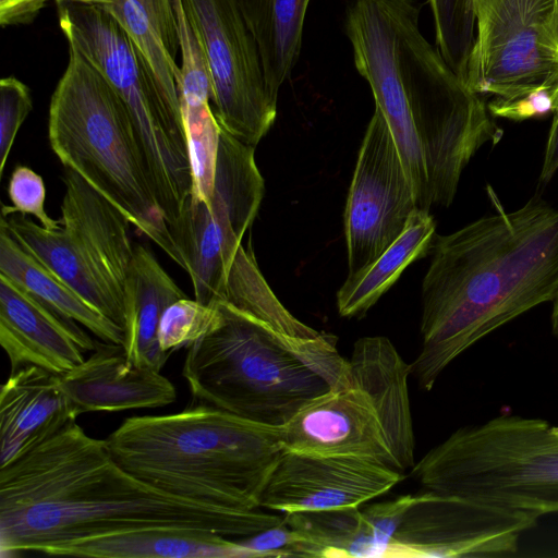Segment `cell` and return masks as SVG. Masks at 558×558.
<instances>
[{
  "label": "cell",
  "instance_id": "ffe728a7",
  "mask_svg": "<svg viewBox=\"0 0 558 558\" xmlns=\"http://www.w3.org/2000/svg\"><path fill=\"white\" fill-rule=\"evenodd\" d=\"M49 555L97 558H254L240 542L201 530L148 529L54 548Z\"/></svg>",
  "mask_w": 558,
  "mask_h": 558
},
{
  "label": "cell",
  "instance_id": "74e56055",
  "mask_svg": "<svg viewBox=\"0 0 558 558\" xmlns=\"http://www.w3.org/2000/svg\"><path fill=\"white\" fill-rule=\"evenodd\" d=\"M553 312L550 317L551 331L556 338H558V298L553 302Z\"/></svg>",
  "mask_w": 558,
  "mask_h": 558
},
{
  "label": "cell",
  "instance_id": "9a60e30c",
  "mask_svg": "<svg viewBox=\"0 0 558 558\" xmlns=\"http://www.w3.org/2000/svg\"><path fill=\"white\" fill-rule=\"evenodd\" d=\"M403 478L401 472L365 458L283 450L259 507L283 513L360 507Z\"/></svg>",
  "mask_w": 558,
  "mask_h": 558
},
{
  "label": "cell",
  "instance_id": "f546056e",
  "mask_svg": "<svg viewBox=\"0 0 558 558\" xmlns=\"http://www.w3.org/2000/svg\"><path fill=\"white\" fill-rule=\"evenodd\" d=\"M218 317L216 302L180 299L170 304L160 318L158 340L162 351L171 354L203 337Z\"/></svg>",
  "mask_w": 558,
  "mask_h": 558
},
{
  "label": "cell",
  "instance_id": "1f68e13d",
  "mask_svg": "<svg viewBox=\"0 0 558 558\" xmlns=\"http://www.w3.org/2000/svg\"><path fill=\"white\" fill-rule=\"evenodd\" d=\"M33 109L29 88L13 76L0 81V174L16 134Z\"/></svg>",
  "mask_w": 558,
  "mask_h": 558
},
{
  "label": "cell",
  "instance_id": "d590c367",
  "mask_svg": "<svg viewBox=\"0 0 558 558\" xmlns=\"http://www.w3.org/2000/svg\"><path fill=\"white\" fill-rule=\"evenodd\" d=\"M48 0H0L1 26L32 23Z\"/></svg>",
  "mask_w": 558,
  "mask_h": 558
},
{
  "label": "cell",
  "instance_id": "2e32d148",
  "mask_svg": "<svg viewBox=\"0 0 558 558\" xmlns=\"http://www.w3.org/2000/svg\"><path fill=\"white\" fill-rule=\"evenodd\" d=\"M0 344L11 372L33 365L60 376L80 365L96 341L76 322L0 274Z\"/></svg>",
  "mask_w": 558,
  "mask_h": 558
},
{
  "label": "cell",
  "instance_id": "836d02e7",
  "mask_svg": "<svg viewBox=\"0 0 558 558\" xmlns=\"http://www.w3.org/2000/svg\"><path fill=\"white\" fill-rule=\"evenodd\" d=\"M414 495L365 507L363 518L372 533L379 558H388L389 548Z\"/></svg>",
  "mask_w": 558,
  "mask_h": 558
},
{
  "label": "cell",
  "instance_id": "30bf717a",
  "mask_svg": "<svg viewBox=\"0 0 558 558\" xmlns=\"http://www.w3.org/2000/svg\"><path fill=\"white\" fill-rule=\"evenodd\" d=\"M254 150L221 128L209 204L189 197L169 227L195 300L203 304L221 300L231 263L264 197Z\"/></svg>",
  "mask_w": 558,
  "mask_h": 558
},
{
  "label": "cell",
  "instance_id": "5b68a950",
  "mask_svg": "<svg viewBox=\"0 0 558 558\" xmlns=\"http://www.w3.org/2000/svg\"><path fill=\"white\" fill-rule=\"evenodd\" d=\"M48 138L65 169L78 173L183 268L126 104L71 46L68 65L50 100Z\"/></svg>",
  "mask_w": 558,
  "mask_h": 558
},
{
  "label": "cell",
  "instance_id": "f1b7e54d",
  "mask_svg": "<svg viewBox=\"0 0 558 558\" xmlns=\"http://www.w3.org/2000/svg\"><path fill=\"white\" fill-rule=\"evenodd\" d=\"M172 5L181 52V78L177 83L179 98L211 102V76L199 34L190 20L182 0H172Z\"/></svg>",
  "mask_w": 558,
  "mask_h": 558
},
{
  "label": "cell",
  "instance_id": "484cf974",
  "mask_svg": "<svg viewBox=\"0 0 558 558\" xmlns=\"http://www.w3.org/2000/svg\"><path fill=\"white\" fill-rule=\"evenodd\" d=\"M220 301L257 317L281 333L303 339L322 335L296 319L280 303L263 277L251 244L248 248L241 244L236 251Z\"/></svg>",
  "mask_w": 558,
  "mask_h": 558
},
{
  "label": "cell",
  "instance_id": "4316f807",
  "mask_svg": "<svg viewBox=\"0 0 558 558\" xmlns=\"http://www.w3.org/2000/svg\"><path fill=\"white\" fill-rule=\"evenodd\" d=\"M179 99L192 173L189 197L209 204L214 191L221 126L210 101Z\"/></svg>",
  "mask_w": 558,
  "mask_h": 558
},
{
  "label": "cell",
  "instance_id": "4fadbf2b",
  "mask_svg": "<svg viewBox=\"0 0 558 558\" xmlns=\"http://www.w3.org/2000/svg\"><path fill=\"white\" fill-rule=\"evenodd\" d=\"M538 519L525 511L421 490L403 517L388 558L512 556Z\"/></svg>",
  "mask_w": 558,
  "mask_h": 558
},
{
  "label": "cell",
  "instance_id": "4dcf8cb0",
  "mask_svg": "<svg viewBox=\"0 0 558 558\" xmlns=\"http://www.w3.org/2000/svg\"><path fill=\"white\" fill-rule=\"evenodd\" d=\"M8 194L13 206H3L2 216L14 213L32 215L47 230L61 229L60 220L50 218L45 209L46 187L43 178L29 167L14 168Z\"/></svg>",
  "mask_w": 558,
  "mask_h": 558
},
{
  "label": "cell",
  "instance_id": "277c9868",
  "mask_svg": "<svg viewBox=\"0 0 558 558\" xmlns=\"http://www.w3.org/2000/svg\"><path fill=\"white\" fill-rule=\"evenodd\" d=\"M215 302L218 317L187 347L182 371L202 403L282 427L312 400L349 385V361L332 336L291 337L227 302Z\"/></svg>",
  "mask_w": 558,
  "mask_h": 558
},
{
  "label": "cell",
  "instance_id": "9c48e42d",
  "mask_svg": "<svg viewBox=\"0 0 558 558\" xmlns=\"http://www.w3.org/2000/svg\"><path fill=\"white\" fill-rule=\"evenodd\" d=\"M61 229L25 215L2 219L15 240L86 302L125 327V283L134 254L125 216L71 169L63 175Z\"/></svg>",
  "mask_w": 558,
  "mask_h": 558
},
{
  "label": "cell",
  "instance_id": "7c38bea8",
  "mask_svg": "<svg viewBox=\"0 0 558 558\" xmlns=\"http://www.w3.org/2000/svg\"><path fill=\"white\" fill-rule=\"evenodd\" d=\"M196 27L213 83L214 113L220 126L255 147L277 116L257 43L241 0H182Z\"/></svg>",
  "mask_w": 558,
  "mask_h": 558
},
{
  "label": "cell",
  "instance_id": "d4e9b609",
  "mask_svg": "<svg viewBox=\"0 0 558 558\" xmlns=\"http://www.w3.org/2000/svg\"><path fill=\"white\" fill-rule=\"evenodd\" d=\"M283 520L306 539L310 557L379 558L360 507L286 512Z\"/></svg>",
  "mask_w": 558,
  "mask_h": 558
},
{
  "label": "cell",
  "instance_id": "d6986e66",
  "mask_svg": "<svg viewBox=\"0 0 558 558\" xmlns=\"http://www.w3.org/2000/svg\"><path fill=\"white\" fill-rule=\"evenodd\" d=\"M184 298L154 254L135 245L125 283L123 347L131 363L160 372L170 355L159 344L160 318L170 304Z\"/></svg>",
  "mask_w": 558,
  "mask_h": 558
},
{
  "label": "cell",
  "instance_id": "e0dca14e",
  "mask_svg": "<svg viewBox=\"0 0 558 558\" xmlns=\"http://www.w3.org/2000/svg\"><path fill=\"white\" fill-rule=\"evenodd\" d=\"M59 377L76 417L88 412L159 408L177 399L168 378L131 363L122 344L105 341H96L87 359Z\"/></svg>",
  "mask_w": 558,
  "mask_h": 558
},
{
  "label": "cell",
  "instance_id": "ab89813d",
  "mask_svg": "<svg viewBox=\"0 0 558 558\" xmlns=\"http://www.w3.org/2000/svg\"><path fill=\"white\" fill-rule=\"evenodd\" d=\"M555 28L558 38V0H555Z\"/></svg>",
  "mask_w": 558,
  "mask_h": 558
},
{
  "label": "cell",
  "instance_id": "7a4b0ae2",
  "mask_svg": "<svg viewBox=\"0 0 558 558\" xmlns=\"http://www.w3.org/2000/svg\"><path fill=\"white\" fill-rule=\"evenodd\" d=\"M490 192L494 215L434 239L422 284V348L410 364L426 391L474 343L558 298V209L532 198L507 213Z\"/></svg>",
  "mask_w": 558,
  "mask_h": 558
},
{
  "label": "cell",
  "instance_id": "ac0fdd59",
  "mask_svg": "<svg viewBox=\"0 0 558 558\" xmlns=\"http://www.w3.org/2000/svg\"><path fill=\"white\" fill-rule=\"evenodd\" d=\"M75 418L59 375L33 365L11 372L0 391V466L23 457Z\"/></svg>",
  "mask_w": 558,
  "mask_h": 558
},
{
  "label": "cell",
  "instance_id": "3957f363",
  "mask_svg": "<svg viewBox=\"0 0 558 558\" xmlns=\"http://www.w3.org/2000/svg\"><path fill=\"white\" fill-rule=\"evenodd\" d=\"M105 442L129 473L175 497L254 510L283 451L280 427L209 404L126 418Z\"/></svg>",
  "mask_w": 558,
  "mask_h": 558
},
{
  "label": "cell",
  "instance_id": "7402d4cb",
  "mask_svg": "<svg viewBox=\"0 0 558 558\" xmlns=\"http://www.w3.org/2000/svg\"><path fill=\"white\" fill-rule=\"evenodd\" d=\"M436 222L429 210L416 208L402 233L366 268L348 276L337 292L343 317H362L413 262L432 251Z\"/></svg>",
  "mask_w": 558,
  "mask_h": 558
},
{
  "label": "cell",
  "instance_id": "603a6c76",
  "mask_svg": "<svg viewBox=\"0 0 558 558\" xmlns=\"http://www.w3.org/2000/svg\"><path fill=\"white\" fill-rule=\"evenodd\" d=\"M102 7L141 50L165 96L180 107V47L172 0H111Z\"/></svg>",
  "mask_w": 558,
  "mask_h": 558
},
{
  "label": "cell",
  "instance_id": "d6a6232c",
  "mask_svg": "<svg viewBox=\"0 0 558 558\" xmlns=\"http://www.w3.org/2000/svg\"><path fill=\"white\" fill-rule=\"evenodd\" d=\"M239 542L254 555V558L310 557L306 539L293 530L283 517L277 525L251 536L240 537Z\"/></svg>",
  "mask_w": 558,
  "mask_h": 558
},
{
  "label": "cell",
  "instance_id": "6da1fadb",
  "mask_svg": "<svg viewBox=\"0 0 558 558\" xmlns=\"http://www.w3.org/2000/svg\"><path fill=\"white\" fill-rule=\"evenodd\" d=\"M282 517L182 499L124 470L105 439L74 421L0 466V550L49 555L54 548L148 529H190L246 537Z\"/></svg>",
  "mask_w": 558,
  "mask_h": 558
},
{
  "label": "cell",
  "instance_id": "83f0119b",
  "mask_svg": "<svg viewBox=\"0 0 558 558\" xmlns=\"http://www.w3.org/2000/svg\"><path fill=\"white\" fill-rule=\"evenodd\" d=\"M434 19L436 47L465 82L475 37L474 0H427Z\"/></svg>",
  "mask_w": 558,
  "mask_h": 558
},
{
  "label": "cell",
  "instance_id": "e575fe53",
  "mask_svg": "<svg viewBox=\"0 0 558 558\" xmlns=\"http://www.w3.org/2000/svg\"><path fill=\"white\" fill-rule=\"evenodd\" d=\"M487 107L493 117L523 121L553 112L554 99L550 92L539 90L517 99L494 97Z\"/></svg>",
  "mask_w": 558,
  "mask_h": 558
},
{
  "label": "cell",
  "instance_id": "44dd1931",
  "mask_svg": "<svg viewBox=\"0 0 558 558\" xmlns=\"http://www.w3.org/2000/svg\"><path fill=\"white\" fill-rule=\"evenodd\" d=\"M0 274L14 280L58 314L68 317L105 342L124 344L122 327L109 319L24 248L0 222Z\"/></svg>",
  "mask_w": 558,
  "mask_h": 558
},
{
  "label": "cell",
  "instance_id": "ba28073f",
  "mask_svg": "<svg viewBox=\"0 0 558 558\" xmlns=\"http://www.w3.org/2000/svg\"><path fill=\"white\" fill-rule=\"evenodd\" d=\"M60 28L128 106L156 199L170 226L191 194L192 173L181 107L162 93L143 53L99 4L61 1Z\"/></svg>",
  "mask_w": 558,
  "mask_h": 558
},
{
  "label": "cell",
  "instance_id": "8992f818",
  "mask_svg": "<svg viewBox=\"0 0 558 558\" xmlns=\"http://www.w3.org/2000/svg\"><path fill=\"white\" fill-rule=\"evenodd\" d=\"M349 385L303 407L280 427L283 450L365 458L403 472L414 465L407 364L383 336L355 341Z\"/></svg>",
  "mask_w": 558,
  "mask_h": 558
},
{
  "label": "cell",
  "instance_id": "8fae6325",
  "mask_svg": "<svg viewBox=\"0 0 558 558\" xmlns=\"http://www.w3.org/2000/svg\"><path fill=\"white\" fill-rule=\"evenodd\" d=\"M475 37L466 86L484 97L517 99L539 90L558 106L555 0H474ZM554 112V111H553Z\"/></svg>",
  "mask_w": 558,
  "mask_h": 558
},
{
  "label": "cell",
  "instance_id": "5bb4252c",
  "mask_svg": "<svg viewBox=\"0 0 558 558\" xmlns=\"http://www.w3.org/2000/svg\"><path fill=\"white\" fill-rule=\"evenodd\" d=\"M416 208L415 193L391 131L375 108L344 210L348 276L372 264L402 233Z\"/></svg>",
  "mask_w": 558,
  "mask_h": 558
},
{
  "label": "cell",
  "instance_id": "f35d334b",
  "mask_svg": "<svg viewBox=\"0 0 558 558\" xmlns=\"http://www.w3.org/2000/svg\"><path fill=\"white\" fill-rule=\"evenodd\" d=\"M56 1L57 2L69 1V2H77V3H86V4H99V5H104V4L111 2V0H56Z\"/></svg>",
  "mask_w": 558,
  "mask_h": 558
},
{
  "label": "cell",
  "instance_id": "cb8c5ba5",
  "mask_svg": "<svg viewBox=\"0 0 558 558\" xmlns=\"http://www.w3.org/2000/svg\"><path fill=\"white\" fill-rule=\"evenodd\" d=\"M311 0H241L258 46L265 80L274 98L290 77L301 53Z\"/></svg>",
  "mask_w": 558,
  "mask_h": 558
},
{
  "label": "cell",
  "instance_id": "52a82bcc",
  "mask_svg": "<svg viewBox=\"0 0 558 558\" xmlns=\"http://www.w3.org/2000/svg\"><path fill=\"white\" fill-rule=\"evenodd\" d=\"M411 471L422 490L537 517L558 513V425L502 413L460 427Z\"/></svg>",
  "mask_w": 558,
  "mask_h": 558
},
{
  "label": "cell",
  "instance_id": "8d00e7d4",
  "mask_svg": "<svg viewBox=\"0 0 558 558\" xmlns=\"http://www.w3.org/2000/svg\"><path fill=\"white\" fill-rule=\"evenodd\" d=\"M554 117L545 147L539 181L547 183L558 170V106L554 110Z\"/></svg>",
  "mask_w": 558,
  "mask_h": 558
}]
</instances>
